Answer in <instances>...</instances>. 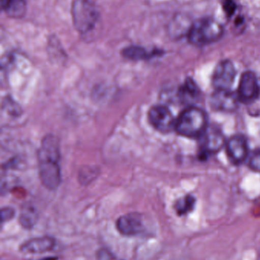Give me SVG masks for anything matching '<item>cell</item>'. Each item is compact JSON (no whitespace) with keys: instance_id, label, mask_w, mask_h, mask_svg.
I'll return each mask as SVG.
<instances>
[{"instance_id":"obj_1","label":"cell","mask_w":260,"mask_h":260,"mask_svg":"<svg viewBox=\"0 0 260 260\" xmlns=\"http://www.w3.org/2000/svg\"><path fill=\"white\" fill-rule=\"evenodd\" d=\"M59 159L57 141L51 136L44 138L38 153V160L40 177L43 184L47 189H56L61 183Z\"/></svg>"},{"instance_id":"obj_2","label":"cell","mask_w":260,"mask_h":260,"mask_svg":"<svg viewBox=\"0 0 260 260\" xmlns=\"http://www.w3.org/2000/svg\"><path fill=\"white\" fill-rule=\"evenodd\" d=\"M208 127L206 114L203 110L195 107L186 108L176 120V131L185 137L203 136Z\"/></svg>"},{"instance_id":"obj_3","label":"cell","mask_w":260,"mask_h":260,"mask_svg":"<svg viewBox=\"0 0 260 260\" xmlns=\"http://www.w3.org/2000/svg\"><path fill=\"white\" fill-rule=\"evenodd\" d=\"M71 13L75 29L81 35L92 31L99 21V11L91 0H73Z\"/></svg>"},{"instance_id":"obj_4","label":"cell","mask_w":260,"mask_h":260,"mask_svg":"<svg viewBox=\"0 0 260 260\" xmlns=\"http://www.w3.org/2000/svg\"><path fill=\"white\" fill-rule=\"evenodd\" d=\"M223 27L212 18H203L192 24L188 38L194 45L203 46L219 40L223 35Z\"/></svg>"},{"instance_id":"obj_5","label":"cell","mask_w":260,"mask_h":260,"mask_svg":"<svg viewBox=\"0 0 260 260\" xmlns=\"http://www.w3.org/2000/svg\"><path fill=\"white\" fill-rule=\"evenodd\" d=\"M116 229L122 235L134 237L145 232L143 218L140 214L129 213L122 215L116 221Z\"/></svg>"},{"instance_id":"obj_6","label":"cell","mask_w":260,"mask_h":260,"mask_svg":"<svg viewBox=\"0 0 260 260\" xmlns=\"http://www.w3.org/2000/svg\"><path fill=\"white\" fill-rule=\"evenodd\" d=\"M236 70L230 61L224 60L217 66L212 83L216 90H230L235 82Z\"/></svg>"},{"instance_id":"obj_7","label":"cell","mask_w":260,"mask_h":260,"mask_svg":"<svg viewBox=\"0 0 260 260\" xmlns=\"http://www.w3.org/2000/svg\"><path fill=\"white\" fill-rule=\"evenodd\" d=\"M149 120L156 129L162 133H169L175 129V119L166 107H153L149 112Z\"/></svg>"},{"instance_id":"obj_8","label":"cell","mask_w":260,"mask_h":260,"mask_svg":"<svg viewBox=\"0 0 260 260\" xmlns=\"http://www.w3.org/2000/svg\"><path fill=\"white\" fill-rule=\"evenodd\" d=\"M259 94V85L256 76L251 72H246L240 81L238 99L244 103H250L256 100Z\"/></svg>"},{"instance_id":"obj_9","label":"cell","mask_w":260,"mask_h":260,"mask_svg":"<svg viewBox=\"0 0 260 260\" xmlns=\"http://www.w3.org/2000/svg\"><path fill=\"white\" fill-rule=\"evenodd\" d=\"M227 155L236 165L243 163L248 155V145L247 140L242 136H232L226 145Z\"/></svg>"},{"instance_id":"obj_10","label":"cell","mask_w":260,"mask_h":260,"mask_svg":"<svg viewBox=\"0 0 260 260\" xmlns=\"http://www.w3.org/2000/svg\"><path fill=\"white\" fill-rule=\"evenodd\" d=\"M238 94L230 90H217L212 95L211 103L215 110L230 112L238 108Z\"/></svg>"},{"instance_id":"obj_11","label":"cell","mask_w":260,"mask_h":260,"mask_svg":"<svg viewBox=\"0 0 260 260\" xmlns=\"http://www.w3.org/2000/svg\"><path fill=\"white\" fill-rule=\"evenodd\" d=\"M56 245L54 238L51 237H40L32 238L24 242L20 250L26 253H44L51 251Z\"/></svg>"},{"instance_id":"obj_12","label":"cell","mask_w":260,"mask_h":260,"mask_svg":"<svg viewBox=\"0 0 260 260\" xmlns=\"http://www.w3.org/2000/svg\"><path fill=\"white\" fill-rule=\"evenodd\" d=\"M203 136V154H209L218 152L224 145V136L217 128L208 127Z\"/></svg>"},{"instance_id":"obj_13","label":"cell","mask_w":260,"mask_h":260,"mask_svg":"<svg viewBox=\"0 0 260 260\" xmlns=\"http://www.w3.org/2000/svg\"><path fill=\"white\" fill-rule=\"evenodd\" d=\"M1 9L9 18L20 19L25 15L27 4L25 0H0Z\"/></svg>"},{"instance_id":"obj_14","label":"cell","mask_w":260,"mask_h":260,"mask_svg":"<svg viewBox=\"0 0 260 260\" xmlns=\"http://www.w3.org/2000/svg\"><path fill=\"white\" fill-rule=\"evenodd\" d=\"M37 221H38V213L36 209L31 204L24 205L20 215V224L24 229H31L35 225Z\"/></svg>"},{"instance_id":"obj_15","label":"cell","mask_w":260,"mask_h":260,"mask_svg":"<svg viewBox=\"0 0 260 260\" xmlns=\"http://www.w3.org/2000/svg\"><path fill=\"white\" fill-rule=\"evenodd\" d=\"M158 53L159 52L157 51L148 53L143 47L140 46H131L124 49L122 54L126 59H131V60H142V59H148Z\"/></svg>"},{"instance_id":"obj_16","label":"cell","mask_w":260,"mask_h":260,"mask_svg":"<svg viewBox=\"0 0 260 260\" xmlns=\"http://www.w3.org/2000/svg\"><path fill=\"white\" fill-rule=\"evenodd\" d=\"M180 99L186 102L195 100L199 95V89L192 79H187L180 90Z\"/></svg>"},{"instance_id":"obj_17","label":"cell","mask_w":260,"mask_h":260,"mask_svg":"<svg viewBox=\"0 0 260 260\" xmlns=\"http://www.w3.org/2000/svg\"><path fill=\"white\" fill-rule=\"evenodd\" d=\"M195 200L194 197L187 196L176 203L175 209L180 216H183V215L192 212L195 207Z\"/></svg>"},{"instance_id":"obj_18","label":"cell","mask_w":260,"mask_h":260,"mask_svg":"<svg viewBox=\"0 0 260 260\" xmlns=\"http://www.w3.org/2000/svg\"><path fill=\"white\" fill-rule=\"evenodd\" d=\"M15 210L12 208L6 207L1 210V224L3 225L5 222L10 221L15 216Z\"/></svg>"},{"instance_id":"obj_19","label":"cell","mask_w":260,"mask_h":260,"mask_svg":"<svg viewBox=\"0 0 260 260\" xmlns=\"http://www.w3.org/2000/svg\"><path fill=\"white\" fill-rule=\"evenodd\" d=\"M250 167L256 172L260 173V149L255 151L250 159Z\"/></svg>"},{"instance_id":"obj_20","label":"cell","mask_w":260,"mask_h":260,"mask_svg":"<svg viewBox=\"0 0 260 260\" xmlns=\"http://www.w3.org/2000/svg\"><path fill=\"white\" fill-rule=\"evenodd\" d=\"M224 9L227 16H232L235 11L236 10L235 3L232 0H226L224 3Z\"/></svg>"},{"instance_id":"obj_21","label":"cell","mask_w":260,"mask_h":260,"mask_svg":"<svg viewBox=\"0 0 260 260\" xmlns=\"http://www.w3.org/2000/svg\"><path fill=\"white\" fill-rule=\"evenodd\" d=\"M37 260H58V257H56V256H46V257L41 258V259Z\"/></svg>"}]
</instances>
